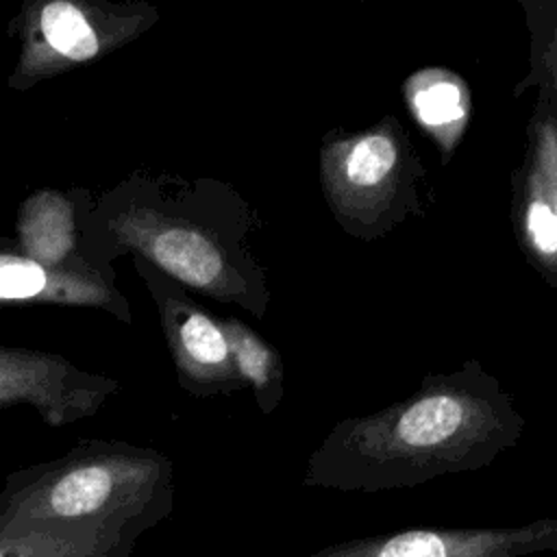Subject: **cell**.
Masks as SVG:
<instances>
[{"mask_svg":"<svg viewBox=\"0 0 557 557\" xmlns=\"http://www.w3.org/2000/svg\"><path fill=\"white\" fill-rule=\"evenodd\" d=\"M15 305H57L100 309L131 324L133 309L107 270H52L28 259L15 235L0 237V309Z\"/></svg>","mask_w":557,"mask_h":557,"instance_id":"obj_10","label":"cell"},{"mask_svg":"<svg viewBox=\"0 0 557 557\" xmlns=\"http://www.w3.org/2000/svg\"><path fill=\"white\" fill-rule=\"evenodd\" d=\"M131 261L157 307L178 385L196 398L228 396L248 387L215 315L200 307L183 283L139 255H131Z\"/></svg>","mask_w":557,"mask_h":557,"instance_id":"obj_6","label":"cell"},{"mask_svg":"<svg viewBox=\"0 0 557 557\" xmlns=\"http://www.w3.org/2000/svg\"><path fill=\"white\" fill-rule=\"evenodd\" d=\"M533 9L540 11L537 4ZM529 26L533 33L531 35L533 37L531 76L522 85L537 83L540 98L557 100V15L550 17L540 11V17H537V15L529 13Z\"/></svg>","mask_w":557,"mask_h":557,"instance_id":"obj_15","label":"cell"},{"mask_svg":"<svg viewBox=\"0 0 557 557\" xmlns=\"http://www.w3.org/2000/svg\"><path fill=\"white\" fill-rule=\"evenodd\" d=\"M83 215L102 265L139 255L187 289L265 318L272 292L255 250L261 220L231 183L135 170L89 191Z\"/></svg>","mask_w":557,"mask_h":557,"instance_id":"obj_2","label":"cell"},{"mask_svg":"<svg viewBox=\"0 0 557 557\" xmlns=\"http://www.w3.org/2000/svg\"><path fill=\"white\" fill-rule=\"evenodd\" d=\"M239 374L252 389L261 413L270 416L285 394V366L274 344L263 339L237 315H215Z\"/></svg>","mask_w":557,"mask_h":557,"instance_id":"obj_14","label":"cell"},{"mask_svg":"<svg viewBox=\"0 0 557 557\" xmlns=\"http://www.w3.org/2000/svg\"><path fill=\"white\" fill-rule=\"evenodd\" d=\"M174 507V466L163 453L117 440H83L65 455L11 472L0 529L102 527L139 540Z\"/></svg>","mask_w":557,"mask_h":557,"instance_id":"obj_3","label":"cell"},{"mask_svg":"<svg viewBox=\"0 0 557 557\" xmlns=\"http://www.w3.org/2000/svg\"><path fill=\"white\" fill-rule=\"evenodd\" d=\"M403 94L413 120L440 144L444 159L461 141L472 113L468 85L446 67H424L413 72Z\"/></svg>","mask_w":557,"mask_h":557,"instance_id":"obj_12","label":"cell"},{"mask_svg":"<svg viewBox=\"0 0 557 557\" xmlns=\"http://www.w3.org/2000/svg\"><path fill=\"white\" fill-rule=\"evenodd\" d=\"M557 553V518L513 527H409L344 540L309 557H529Z\"/></svg>","mask_w":557,"mask_h":557,"instance_id":"obj_8","label":"cell"},{"mask_svg":"<svg viewBox=\"0 0 557 557\" xmlns=\"http://www.w3.org/2000/svg\"><path fill=\"white\" fill-rule=\"evenodd\" d=\"M137 540L102 527L0 529V557H131Z\"/></svg>","mask_w":557,"mask_h":557,"instance_id":"obj_13","label":"cell"},{"mask_svg":"<svg viewBox=\"0 0 557 557\" xmlns=\"http://www.w3.org/2000/svg\"><path fill=\"white\" fill-rule=\"evenodd\" d=\"M89 189L30 191L17 207L15 239L20 250L52 270H107L85 231V202Z\"/></svg>","mask_w":557,"mask_h":557,"instance_id":"obj_11","label":"cell"},{"mask_svg":"<svg viewBox=\"0 0 557 557\" xmlns=\"http://www.w3.org/2000/svg\"><path fill=\"white\" fill-rule=\"evenodd\" d=\"M120 389L117 379L89 372L63 355L0 346V411L28 405L48 426H65L96 416Z\"/></svg>","mask_w":557,"mask_h":557,"instance_id":"obj_7","label":"cell"},{"mask_svg":"<svg viewBox=\"0 0 557 557\" xmlns=\"http://www.w3.org/2000/svg\"><path fill=\"white\" fill-rule=\"evenodd\" d=\"M524 424L500 381L466 361L381 411L339 420L309 455L302 485L376 494L474 472L513 448Z\"/></svg>","mask_w":557,"mask_h":557,"instance_id":"obj_1","label":"cell"},{"mask_svg":"<svg viewBox=\"0 0 557 557\" xmlns=\"http://www.w3.org/2000/svg\"><path fill=\"white\" fill-rule=\"evenodd\" d=\"M424 165L405 126L387 115L363 131H329L320 144V185L335 222L372 242L420 209Z\"/></svg>","mask_w":557,"mask_h":557,"instance_id":"obj_4","label":"cell"},{"mask_svg":"<svg viewBox=\"0 0 557 557\" xmlns=\"http://www.w3.org/2000/svg\"><path fill=\"white\" fill-rule=\"evenodd\" d=\"M159 17V9L144 0L24 2L7 28L20 46L7 87L28 91L44 81L109 57L148 33Z\"/></svg>","mask_w":557,"mask_h":557,"instance_id":"obj_5","label":"cell"},{"mask_svg":"<svg viewBox=\"0 0 557 557\" xmlns=\"http://www.w3.org/2000/svg\"><path fill=\"white\" fill-rule=\"evenodd\" d=\"M513 224L520 248L557 287V117L537 102L520 168L513 172Z\"/></svg>","mask_w":557,"mask_h":557,"instance_id":"obj_9","label":"cell"},{"mask_svg":"<svg viewBox=\"0 0 557 557\" xmlns=\"http://www.w3.org/2000/svg\"><path fill=\"white\" fill-rule=\"evenodd\" d=\"M537 102H542V104H546L550 111H553V115L557 117V100H546V98H540Z\"/></svg>","mask_w":557,"mask_h":557,"instance_id":"obj_16","label":"cell"}]
</instances>
